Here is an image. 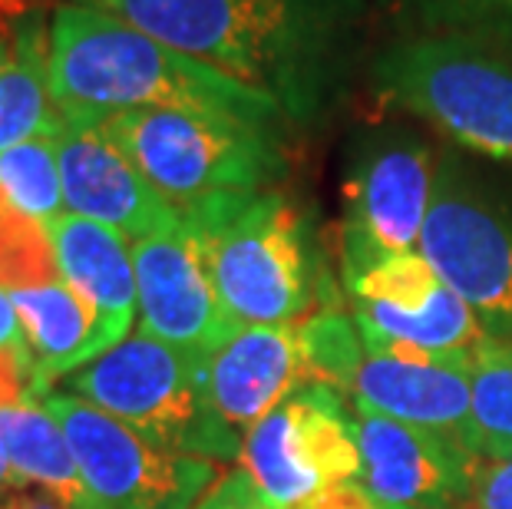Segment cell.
I'll return each mask as SVG.
<instances>
[{
	"mask_svg": "<svg viewBox=\"0 0 512 509\" xmlns=\"http://www.w3.org/2000/svg\"><path fill=\"white\" fill-rule=\"evenodd\" d=\"M126 20L271 96L288 123L334 106L364 50L367 0H70Z\"/></svg>",
	"mask_w": 512,
	"mask_h": 509,
	"instance_id": "1",
	"label": "cell"
},
{
	"mask_svg": "<svg viewBox=\"0 0 512 509\" xmlns=\"http://www.w3.org/2000/svg\"><path fill=\"white\" fill-rule=\"evenodd\" d=\"M50 90L70 119L133 110H189L278 129L271 96L166 47L126 20L60 0L50 17Z\"/></svg>",
	"mask_w": 512,
	"mask_h": 509,
	"instance_id": "2",
	"label": "cell"
},
{
	"mask_svg": "<svg viewBox=\"0 0 512 509\" xmlns=\"http://www.w3.org/2000/svg\"><path fill=\"white\" fill-rule=\"evenodd\" d=\"M370 83L453 146L512 166V40L423 30L387 43Z\"/></svg>",
	"mask_w": 512,
	"mask_h": 509,
	"instance_id": "3",
	"label": "cell"
},
{
	"mask_svg": "<svg viewBox=\"0 0 512 509\" xmlns=\"http://www.w3.org/2000/svg\"><path fill=\"white\" fill-rule=\"evenodd\" d=\"M100 123L182 222L271 192L285 176L278 129L268 126L189 110H133Z\"/></svg>",
	"mask_w": 512,
	"mask_h": 509,
	"instance_id": "4",
	"label": "cell"
},
{
	"mask_svg": "<svg viewBox=\"0 0 512 509\" xmlns=\"http://www.w3.org/2000/svg\"><path fill=\"white\" fill-rule=\"evenodd\" d=\"M209 357L133 331L123 344L63 377V391L100 407L162 450L202 460L242 457V433L212 407L205 387Z\"/></svg>",
	"mask_w": 512,
	"mask_h": 509,
	"instance_id": "5",
	"label": "cell"
},
{
	"mask_svg": "<svg viewBox=\"0 0 512 509\" xmlns=\"http://www.w3.org/2000/svg\"><path fill=\"white\" fill-rule=\"evenodd\" d=\"M212 285L238 324H298L314 305L318 265L304 215L261 192L195 222Z\"/></svg>",
	"mask_w": 512,
	"mask_h": 509,
	"instance_id": "6",
	"label": "cell"
},
{
	"mask_svg": "<svg viewBox=\"0 0 512 509\" xmlns=\"http://www.w3.org/2000/svg\"><path fill=\"white\" fill-rule=\"evenodd\" d=\"M423 258L493 341H512V199L456 153H440Z\"/></svg>",
	"mask_w": 512,
	"mask_h": 509,
	"instance_id": "7",
	"label": "cell"
},
{
	"mask_svg": "<svg viewBox=\"0 0 512 509\" xmlns=\"http://www.w3.org/2000/svg\"><path fill=\"white\" fill-rule=\"evenodd\" d=\"M440 156L407 129H374L344 179L341 262L351 285L384 258L420 248Z\"/></svg>",
	"mask_w": 512,
	"mask_h": 509,
	"instance_id": "8",
	"label": "cell"
},
{
	"mask_svg": "<svg viewBox=\"0 0 512 509\" xmlns=\"http://www.w3.org/2000/svg\"><path fill=\"white\" fill-rule=\"evenodd\" d=\"M43 404L67 430L96 509H195L219 480L212 460L162 450L67 391Z\"/></svg>",
	"mask_w": 512,
	"mask_h": 509,
	"instance_id": "9",
	"label": "cell"
},
{
	"mask_svg": "<svg viewBox=\"0 0 512 509\" xmlns=\"http://www.w3.org/2000/svg\"><path fill=\"white\" fill-rule=\"evenodd\" d=\"M238 460L278 509H298L328 486L361 480V437L341 394L304 384L245 433Z\"/></svg>",
	"mask_w": 512,
	"mask_h": 509,
	"instance_id": "10",
	"label": "cell"
},
{
	"mask_svg": "<svg viewBox=\"0 0 512 509\" xmlns=\"http://www.w3.org/2000/svg\"><path fill=\"white\" fill-rule=\"evenodd\" d=\"M129 245L136 265L139 331L199 357L215 354L235 338L242 324L215 291L192 225L179 222Z\"/></svg>",
	"mask_w": 512,
	"mask_h": 509,
	"instance_id": "11",
	"label": "cell"
},
{
	"mask_svg": "<svg viewBox=\"0 0 512 509\" xmlns=\"http://www.w3.org/2000/svg\"><path fill=\"white\" fill-rule=\"evenodd\" d=\"M361 483L384 506L403 509H473L483 460L466 443L437 430L400 424L357 410Z\"/></svg>",
	"mask_w": 512,
	"mask_h": 509,
	"instance_id": "12",
	"label": "cell"
},
{
	"mask_svg": "<svg viewBox=\"0 0 512 509\" xmlns=\"http://www.w3.org/2000/svg\"><path fill=\"white\" fill-rule=\"evenodd\" d=\"M67 212L110 225L129 242L179 225V212L149 186L100 119L63 116L57 133Z\"/></svg>",
	"mask_w": 512,
	"mask_h": 509,
	"instance_id": "13",
	"label": "cell"
},
{
	"mask_svg": "<svg viewBox=\"0 0 512 509\" xmlns=\"http://www.w3.org/2000/svg\"><path fill=\"white\" fill-rule=\"evenodd\" d=\"M473 364L364 348L354 407L466 443L473 414Z\"/></svg>",
	"mask_w": 512,
	"mask_h": 509,
	"instance_id": "14",
	"label": "cell"
},
{
	"mask_svg": "<svg viewBox=\"0 0 512 509\" xmlns=\"http://www.w3.org/2000/svg\"><path fill=\"white\" fill-rule=\"evenodd\" d=\"M47 229L57 252L60 278L93 311V338L86 348V364H90L133 334L139 314L133 245L110 225L70 212Z\"/></svg>",
	"mask_w": 512,
	"mask_h": 509,
	"instance_id": "15",
	"label": "cell"
},
{
	"mask_svg": "<svg viewBox=\"0 0 512 509\" xmlns=\"http://www.w3.org/2000/svg\"><path fill=\"white\" fill-rule=\"evenodd\" d=\"M304 384L298 324H242L205 361L212 407L242 437Z\"/></svg>",
	"mask_w": 512,
	"mask_h": 509,
	"instance_id": "16",
	"label": "cell"
},
{
	"mask_svg": "<svg viewBox=\"0 0 512 509\" xmlns=\"http://www.w3.org/2000/svg\"><path fill=\"white\" fill-rule=\"evenodd\" d=\"M0 460L24 486H37L60 509H96L67 430L43 397L0 407Z\"/></svg>",
	"mask_w": 512,
	"mask_h": 509,
	"instance_id": "17",
	"label": "cell"
},
{
	"mask_svg": "<svg viewBox=\"0 0 512 509\" xmlns=\"http://www.w3.org/2000/svg\"><path fill=\"white\" fill-rule=\"evenodd\" d=\"M63 113L50 90V24L27 17L0 27V149L57 136Z\"/></svg>",
	"mask_w": 512,
	"mask_h": 509,
	"instance_id": "18",
	"label": "cell"
},
{
	"mask_svg": "<svg viewBox=\"0 0 512 509\" xmlns=\"http://www.w3.org/2000/svg\"><path fill=\"white\" fill-rule=\"evenodd\" d=\"M10 295H14L20 324H24L37 387L47 397L50 381L67 377L86 364V348L93 338V311L63 278L53 285L10 291Z\"/></svg>",
	"mask_w": 512,
	"mask_h": 509,
	"instance_id": "19",
	"label": "cell"
},
{
	"mask_svg": "<svg viewBox=\"0 0 512 509\" xmlns=\"http://www.w3.org/2000/svg\"><path fill=\"white\" fill-rule=\"evenodd\" d=\"M473 414L466 447L483 463L512 457V341H489L476 354Z\"/></svg>",
	"mask_w": 512,
	"mask_h": 509,
	"instance_id": "20",
	"label": "cell"
},
{
	"mask_svg": "<svg viewBox=\"0 0 512 509\" xmlns=\"http://www.w3.org/2000/svg\"><path fill=\"white\" fill-rule=\"evenodd\" d=\"M0 196L43 225L67 215L57 136H34L0 149Z\"/></svg>",
	"mask_w": 512,
	"mask_h": 509,
	"instance_id": "21",
	"label": "cell"
},
{
	"mask_svg": "<svg viewBox=\"0 0 512 509\" xmlns=\"http://www.w3.org/2000/svg\"><path fill=\"white\" fill-rule=\"evenodd\" d=\"M298 348L308 384H324L337 394L354 397V381L364 361V338L354 314L324 308L298 324Z\"/></svg>",
	"mask_w": 512,
	"mask_h": 509,
	"instance_id": "22",
	"label": "cell"
},
{
	"mask_svg": "<svg viewBox=\"0 0 512 509\" xmlns=\"http://www.w3.org/2000/svg\"><path fill=\"white\" fill-rule=\"evenodd\" d=\"M60 281L50 229L0 196V288L24 291Z\"/></svg>",
	"mask_w": 512,
	"mask_h": 509,
	"instance_id": "23",
	"label": "cell"
},
{
	"mask_svg": "<svg viewBox=\"0 0 512 509\" xmlns=\"http://www.w3.org/2000/svg\"><path fill=\"white\" fill-rule=\"evenodd\" d=\"M446 288V281L433 268L423 252H407L384 258L370 272L347 285V295L361 301H377V305L397 308V311H423L433 298Z\"/></svg>",
	"mask_w": 512,
	"mask_h": 509,
	"instance_id": "24",
	"label": "cell"
},
{
	"mask_svg": "<svg viewBox=\"0 0 512 509\" xmlns=\"http://www.w3.org/2000/svg\"><path fill=\"white\" fill-rule=\"evenodd\" d=\"M423 30L512 40V0H403Z\"/></svg>",
	"mask_w": 512,
	"mask_h": 509,
	"instance_id": "25",
	"label": "cell"
},
{
	"mask_svg": "<svg viewBox=\"0 0 512 509\" xmlns=\"http://www.w3.org/2000/svg\"><path fill=\"white\" fill-rule=\"evenodd\" d=\"M195 509H278V506L258 490L252 483V476L238 467L219 476V480L212 483V490L195 503Z\"/></svg>",
	"mask_w": 512,
	"mask_h": 509,
	"instance_id": "26",
	"label": "cell"
},
{
	"mask_svg": "<svg viewBox=\"0 0 512 509\" xmlns=\"http://www.w3.org/2000/svg\"><path fill=\"white\" fill-rule=\"evenodd\" d=\"M34 397H43V394L37 387L30 354L0 348V407L20 404V400H34Z\"/></svg>",
	"mask_w": 512,
	"mask_h": 509,
	"instance_id": "27",
	"label": "cell"
},
{
	"mask_svg": "<svg viewBox=\"0 0 512 509\" xmlns=\"http://www.w3.org/2000/svg\"><path fill=\"white\" fill-rule=\"evenodd\" d=\"M473 509H512V457L483 463L476 476Z\"/></svg>",
	"mask_w": 512,
	"mask_h": 509,
	"instance_id": "28",
	"label": "cell"
},
{
	"mask_svg": "<svg viewBox=\"0 0 512 509\" xmlns=\"http://www.w3.org/2000/svg\"><path fill=\"white\" fill-rule=\"evenodd\" d=\"M298 509H387V506L380 503L377 496H370V490L361 480H351V483L328 486V490L311 496V500Z\"/></svg>",
	"mask_w": 512,
	"mask_h": 509,
	"instance_id": "29",
	"label": "cell"
},
{
	"mask_svg": "<svg viewBox=\"0 0 512 509\" xmlns=\"http://www.w3.org/2000/svg\"><path fill=\"white\" fill-rule=\"evenodd\" d=\"M0 348H7V351H27L24 324H20L14 295H10V291H4V288H0Z\"/></svg>",
	"mask_w": 512,
	"mask_h": 509,
	"instance_id": "30",
	"label": "cell"
},
{
	"mask_svg": "<svg viewBox=\"0 0 512 509\" xmlns=\"http://www.w3.org/2000/svg\"><path fill=\"white\" fill-rule=\"evenodd\" d=\"M0 509H60V503H53L47 493L10 490V493H0Z\"/></svg>",
	"mask_w": 512,
	"mask_h": 509,
	"instance_id": "31",
	"label": "cell"
},
{
	"mask_svg": "<svg viewBox=\"0 0 512 509\" xmlns=\"http://www.w3.org/2000/svg\"><path fill=\"white\" fill-rule=\"evenodd\" d=\"M10 490H24V483H20L17 473L0 460V493H10Z\"/></svg>",
	"mask_w": 512,
	"mask_h": 509,
	"instance_id": "32",
	"label": "cell"
},
{
	"mask_svg": "<svg viewBox=\"0 0 512 509\" xmlns=\"http://www.w3.org/2000/svg\"><path fill=\"white\" fill-rule=\"evenodd\" d=\"M387 509H403V506H387Z\"/></svg>",
	"mask_w": 512,
	"mask_h": 509,
	"instance_id": "33",
	"label": "cell"
}]
</instances>
